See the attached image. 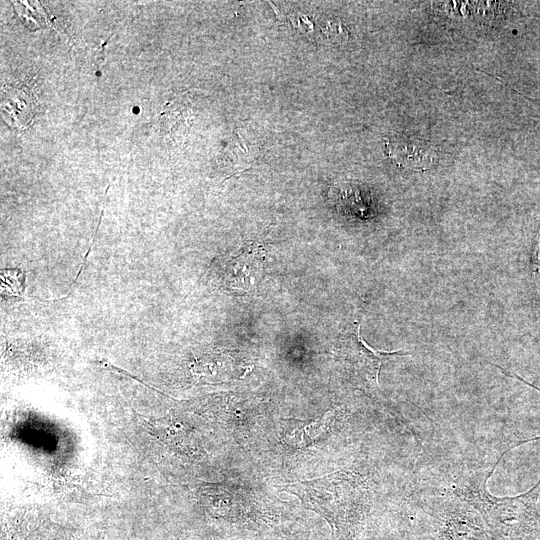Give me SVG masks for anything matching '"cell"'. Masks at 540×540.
<instances>
[{
	"label": "cell",
	"instance_id": "1",
	"mask_svg": "<svg viewBox=\"0 0 540 540\" xmlns=\"http://www.w3.org/2000/svg\"><path fill=\"white\" fill-rule=\"evenodd\" d=\"M507 452L490 469L460 480L454 493L479 512L491 540H529L536 523L540 480L530 490L511 497H497L487 488L488 479Z\"/></svg>",
	"mask_w": 540,
	"mask_h": 540
},
{
	"label": "cell",
	"instance_id": "2",
	"mask_svg": "<svg viewBox=\"0 0 540 540\" xmlns=\"http://www.w3.org/2000/svg\"><path fill=\"white\" fill-rule=\"evenodd\" d=\"M295 494L303 505L318 513L330 525L337 540H354L365 516L364 492L349 475L334 473L328 476L284 486Z\"/></svg>",
	"mask_w": 540,
	"mask_h": 540
},
{
	"label": "cell",
	"instance_id": "3",
	"mask_svg": "<svg viewBox=\"0 0 540 540\" xmlns=\"http://www.w3.org/2000/svg\"><path fill=\"white\" fill-rule=\"evenodd\" d=\"M337 350L339 357L348 367L375 384L378 383L380 367L387 359L394 355L408 354V352H385L372 349L361 337L359 325L348 332Z\"/></svg>",
	"mask_w": 540,
	"mask_h": 540
},
{
	"label": "cell",
	"instance_id": "4",
	"mask_svg": "<svg viewBox=\"0 0 540 540\" xmlns=\"http://www.w3.org/2000/svg\"><path fill=\"white\" fill-rule=\"evenodd\" d=\"M263 265L262 249L249 245L222 259L218 269L219 280L229 289L250 291L261 280Z\"/></svg>",
	"mask_w": 540,
	"mask_h": 540
},
{
	"label": "cell",
	"instance_id": "5",
	"mask_svg": "<svg viewBox=\"0 0 540 540\" xmlns=\"http://www.w3.org/2000/svg\"><path fill=\"white\" fill-rule=\"evenodd\" d=\"M385 146L389 157L404 168L423 171L430 168L434 161L433 146L417 137L398 136L387 139Z\"/></svg>",
	"mask_w": 540,
	"mask_h": 540
},
{
	"label": "cell",
	"instance_id": "6",
	"mask_svg": "<svg viewBox=\"0 0 540 540\" xmlns=\"http://www.w3.org/2000/svg\"><path fill=\"white\" fill-rule=\"evenodd\" d=\"M35 96L23 86H6L3 93V118L18 129L27 128L36 113Z\"/></svg>",
	"mask_w": 540,
	"mask_h": 540
},
{
	"label": "cell",
	"instance_id": "7",
	"mask_svg": "<svg viewBox=\"0 0 540 540\" xmlns=\"http://www.w3.org/2000/svg\"><path fill=\"white\" fill-rule=\"evenodd\" d=\"M334 412L329 411L316 420L295 429L287 437L288 442L297 448L305 447L325 432L330 422L333 420Z\"/></svg>",
	"mask_w": 540,
	"mask_h": 540
},
{
	"label": "cell",
	"instance_id": "8",
	"mask_svg": "<svg viewBox=\"0 0 540 540\" xmlns=\"http://www.w3.org/2000/svg\"><path fill=\"white\" fill-rule=\"evenodd\" d=\"M329 200L341 211H360L359 190L350 182H339L330 187Z\"/></svg>",
	"mask_w": 540,
	"mask_h": 540
},
{
	"label": "cell",
	"instance_id": "9",
	"mask_svg": "<svg viewBox=\"0 0 540 540\" xmlns=\"http://www.w3.org/2000/svg\"><path fill=\"white\" fill-rule=\"evenodd\" d=\"M322 32L331 44H343L348 40V30L340 19L329 20Z\"/></svg>",
	"mask_w": 540,
	"mask_h": 540
},
{
	"label": "cell",
	"instance_id": "10",
	"mask_svg": "<svg viewBox=\"0 0 540 540\" xmlns=\"http://www.w3.org/2000/svg\"><path fill=\"white\" fill-rule=\"evenodd\" d=\"M532 276L538 289H540V231L537 234L532 254Z\"/></svg>",
	"mask_w": 540,
	"mask_h": 540
},
{
	"label": "cell",
	"instance_id": "11",
	"mask_svg": "<svg viewBox=\"0 0 540 540\" xmlns=\"http://www.w3.org/2000/svg\"><path fill=\"white\" fill-rule=\"evenodd\" d=\"M496 367H497L502 373H504L505 375L512 376V377L516 378L517 380L522 381L523 383L529 385L530 387H532V388H534V389H536V390H538V391L540 392V388H538L537 386H534V385H532L531 383L525 381L523 378H521V377L518 376L517 374L508 372L507 370L501 368L499 365H496Z\"/></svg>",
	"mask_w": 540,
	"mask_h": 540
},
{
	"label": "cell",
	"instance_id": "12",
	"mask_svg": "<svg viewBox=\"0 0 540 540\" xmlns=\"http://www.w3.org/2000/svg\"><path fill=\"white\" fill-rule=\"evenodd\" d=\"M94 59H95V62L97 65H100L103 60H104V53H103V50H99L96 52L95 56H94Z\"/></svg>",
	"mask_w": 540,
	"mask_h": 540
}]
</instances>
